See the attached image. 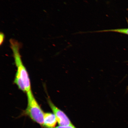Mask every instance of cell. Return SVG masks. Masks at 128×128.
<instances>
[{
	"label": "cell",
	"instance_id": "obj_3",
	"mask_svg": "<svg viewBox=\"0 0 128 128\" xmlns=\"http://www.w3.org/2000/svg\"><path fill=\"white\" fill-rule=\"evenodd\" d=\"M50 107L55 115L59 126H73L69 119L64 112L57 108L50 98L48 100Z\"/></svg>",
	"mask_w": 128,
	"mask_h": 128
},
{
	"label": "cell",
	"instance_id": "obj_5",
	"mask_svg": "<svg viewBox=\"0 0 128 128\" xmlns=\"http://www.w3.org/2000/svg\"><path fill=\"white\" fill-rule=\"evenodd\" d=\"M116 32L128 35V28H119L116 29L104 30L100 31H94L87 32V33H98L103 32Z\"/></svg>",
	"mask_w": 128,
	"mask_h": 128
},
{
	"label": "cell",
	"instance_id": "obj_4",
	"mask_svg": "<svg viewBox=\"0 0 128 128\" xmlns=\"http://www.w3.org/2000/svg\"><path fill=\"white\" fill-rule=\"evenodd\" d=\"M57 122L56 118L54 113H44V126L48 128H54L55 127Z\"/></svg>",
	"mask_w": 128,
	"mask_h": 128
},
{
	"label": "cell",
	"instance_id": "obj_1",
	"mask_svg": "<svg viewBox=\"0 0 128 128\" xmlns=\"http://www.w3.org/2000/svg\"><path fill=\"white\" fill-rule=\"evenodd\" d=\"M9 41L17 67V71L15 78L22 80L24 86L26 93L31 90V84L28 72L22 62L20 52L22 44L15 39H11Z\"/></svg>",
	"mask_w": 128,
	"mask_h": 128
},
{
	"label": "cell",
	"instance_id": "obj_2",
	"mask_svg": "<svg viewBox=\"0 0 128 128\" xmlns=\"http://www.w3.org/2000/svg\"><path fill=\"white\" fill-rule=\"evenodd\" d=\"M26 94L28 104L24 111L25 114L35 122L41 126H44V113L37 102L32 90L27 92Z\"/></svg>",
	"mask_w": 128,
	"mask_h": 128
},
{
	"label": "cell",
	"instance_id": "obj_6",
	"mask_svg": "<svg viewBox=\"0 0 128 128\" xmlns=\"http://www.w3.org/2000/svg\"><path fill=\"white\" fill-rule=\"evenodd\" d=\"M5 39V35L2 32L0 33V46L2 44Z\"/></svg>",
	"mask_w": 128,
	"mask_h": 128
},
{
	"label": "cell",
	"instance_id": "obj_7",
	"mask_svg": "<svg viewBox=\"0 0 128 128\" xmlns=\"http://www.w3.org/2000/svg\"><path fill=\"white\" fill-rule=\"evenodd\" d=\"M54 128H76L73 126H59Z\"/></svg>",
	"mask_w": 128,
	"mask_h": 128
}]
</instances>
